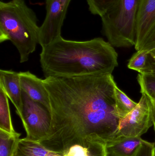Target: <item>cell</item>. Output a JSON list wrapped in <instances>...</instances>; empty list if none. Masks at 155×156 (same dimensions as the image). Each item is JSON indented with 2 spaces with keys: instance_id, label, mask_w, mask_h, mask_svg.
<instances>
[{
  "instance_id": "obj_1",
  "label": "cell",
  "mask_w": 155,
  "mask_h": 156,
  "mask_svg": "<svg viewBox=\"0 0 155 156\" xmlns=\"http://www.w3.org/2000/svg\"><path fill=\"white\" fill-rule=\"evenodd\" d=\"M43 81L52 116L49 133L40 142L44 146L59 153L77 138L98 137L106 143L115 136L120 118L112 74L49 77Z\"/></svg>"
},
{
  "instance_id": "obj_2",
  "label": "cell",
  "mask_w": 155,
  "mask_h": 156,
  "mask_svg": "<svg viewBox=\"0 0 155 156\" xmlns=\"http://www.w3.org/2000/svg\"><path fill=\"white\" fill-rule=\"evenodd\" d=\"M40 56L45 78L112 74L118 66L115 49L100 37L76 41L61 37L42 48Z\"/></svg>"
},
{
  "instance_id": "obj_3",
  "label": "cell",
  "mask_w": 155,
  "mask_h": 156,
  "mask_svg": "<svg viewBox=\"0 0 155 156\" xmlns=\"http://www.w3.org/2000/svg\"><path fill=\"white\" fill-rule=\"evenodd\" d=\"M40 27L33 11L24 0L0 2V43L11 41L20 54V63L28 61L39 44Z\"/></svg>"
},
{
  "instance_id": "obj_4",
  "label": "cell",
  "mask_w": 155,
  "mask_h": 156,
  "mask_svg": "<svg viewBox=\"0 0 155 156\" xmlns=\"http://www.w3.org/2000/svg\"><path fill=\"white\" fill-rule=\"evenodd\" d=\"M140 0H119L101 17L103 30L113 47L135 45L136 24Z\"/></svg>"
},
{
  "instance_id": "obj_5",
  "label": "cell",
  "mask_w": 155,
  "mask_h": 156,
  "mask_svg": "<svg viewBox=\"0 0 155 156\" xmlns=\"http://www.w3.org/2000/svg\"><path fill=\"white\" fill-rule=\"evenodd\" d=\"M22 108L19 115L26 132L25 138L41 142L48 135L52 116L50 111L42 104L31 99L22 90Z\"/></svg>"
},
{
  "instance_id": "obj_6",
  "label": "cell",
  "mask_w": 155,
  "mask_h": 156,
  "mask_svg": "<svg viewBox=\"0 0 155 156\" xmlns=\"http://www.w3.org/2000/svg\"><path fill=\"white\" fill-rule=\"evenodd\" d=\"M153 126L152 101L146 94H142L137 105L120 120L115 137H141Z\"/></svg>"
},
{
  "instance_id": "obj_7",
  "label": "cell",
  "mask_w": 155,
  "mask_h": 156,
  "mask_svg": "<svg viewBox=\"0 0 155 156\" xmlns=\"http://www.w3.org/2000/svg\"><path fill=\"white\" fill-rule=\"evenodd\" d=\"M71 0H46V15L40 27L39 44L45 47L61 37V30Z\"/></svg>"
},
{
  "instance_id": "obj_8",
  "label": "cell",
  "mask_w": 155,
  "mask_h": 156,
  "mask_svg": "<svg viewBox=\"0 0 155 156\" xmlns=\"http://www.w3.org/2000/svg\"><path fill=\"white\" fill-rule=\"evenodd\" d=\"M59 153L64 156H107L106 143L98 137L77 138Z\"/></svg>"
},
{
  "instance_id": "obj_9",
  "label": "cell",
  "mask_w": 155,
  "mask_h": 156,
  "mask_svg": "<svg viewBox=\"0 0 155 156\" xmlns=\"http://www.w3.org/2000/svg\"><path fill=\"white\" fill-rule=\"evenodd\" d=\"M22 90L33 101L44 105L51 112L49 94L43 80L37 77L29 71L19 72Z\"/></svg>"
},
{
  "instance_id": "obj_10",
  "label": "cell",
  "mask_w": 155,
  "mask_h": 156,
  "mask_svg": "<svg viewBox=\"0 0 155 156\" xmlns=\"http://www.w3.org/2000/svg\"><path fill=\"white\" fill-rule=\"evenodd\" d=\"M155 23V0H140L136 24V42L138 50L141 43Z\"/></svg>"
},
{
  "instance_id": "obj_11",
  "label": "cell",
  "mask_w": 155,
  "mask_h": 156,
  "mask_svg": "<svg viewBox=\"0 0 155 156\" xmlns=\"http://www.w3.org/2000/svg\"><path fill=\"white\" fill-rule=\"evenodd\" d=\"M0 86H2L8 98L16 109L18 116L22 108V90L19 73L12 70H0Z\"/></svg>"
},
{
  "instance_id": "obj_12",
  "label": "cell",
  "mask_w": 155,
  "mask_h": 156,
  "mask_svg": "<svg viewBox=\"0 0 155 156\" xmlns=\"http://www.w3.org/2000/svg\"><path fill=\"white\" fill-rule=\"evenodd\" d=\"M145 140L141 137H115L106 142L107 156H135Z\"/></svg>"
},
{
  "instance_id": "obj_13",
  "label": "cell",
  "mask_w": 155,
  "mask_h": 156,
  "mask_svg": "<svg viewBox=\"0 0 155 156\" xmlns=\"http://www.w3.org/2000/svg\"><path fill=\"white\" fill-rule=\"evenodd\" d=\"M13 156H64L51 151L40 142L24 138L20 139Z\"/></svg>"
},
{
  "instance_id": "obj_14",
  "label": "cell",
  "mask_w": 155,
  "mask_h": 156,
  "mask_svg": "<svg viewBox=\"0 0 155 156\" xmlns=\"http://www.w3.org/2000/svg\"><path fill=\"white\" fill-rule=\"evenodd\" d=\"M0 129L11 134L16 133L13 126L8 97L0 86Z\"/></svg>"
},
{
  "instance_id": "obj_15",
  "label": "cell",
  "mask_w": 155,
  "mask_h": 156,
  "mask_svg": "<svg viewBox=\"0 0 155 156\" xmlns=\"http://www.w3.org/2000/svg\"><path fill=\"white\" fill-rule=\"evenodd\" d=\"M114 95L116 108L120 120L130 112L137 105L138 103L130 99L117 86V84L115 87Z\"/></svg>"
},
{
  "instance_id": "obj_16",
  "label": "cell",
  "mask_w": 155,
  "mask_h": 156,
  "mask_svg": "<svg viewBox=\"0 0 155 156\" xmlns=\"http://www.w3.org/2000/svg\"><path fill=\"white\" fill-rule=\"evenodd\" d=\"M21 134H11L0 129V156H13Z\"/></svg>"
},
{
  "instance_id": "obj_17",
  "label": "cell",
  "mask_w": 155,
  "mask_h": 156,
  "mask_svg": "<svg viewBox=\"0 0 155 156\" xmlns=\"http://www.w3.org/2000/svg\"><path fill=\"white\" fill-rule=\"evenodd\" d=\"M137 79L141 94H146L151 100H155V74L139 73Z\"/></svg>"
},
{
  "instance_id": "obj_18",
  "label": "cell",
  "mask_w": 155,
  "mask_h": 156,
  "mask_svg": "<svg viewBox=\"0 0 155 156\" xmlns=\"http://www.w3.org/2000/svg\"><path fill=\"white\" fill-rule=\"evenodd\" d=\"M90 12L102 17L119 0H86Z\"/></svg>"
},
{
  "instance_id": "obj_19",
  "label": "cell",
  "mask_w": 155,
  "mask_h": 156,
  "mask_svg": "<svg viewBox=\"0 0 155 156\" xmlns=\"http://www.w3.org/2000/svg\"><path fill=\"white\" fill-rule=\"evenodd\" d=\"M149 53L147 50L136 51L129 59L127 67L140 73L145 66Z\"/></svg>"
},
{
  "instance_id": "obj_20",
  "label": "cell",
  "mask_w": 155,
  "mask_h": 156,
  "mask_svg": "<svg viewBox=\"0 0 155 156\" xmlns=\"http://www.w3.org/2000/svg\"><path fill=\"white\" fill-rule=\"evenodd\" d=\"M155 43V23L151 27L138 48V50L150 51V48Z\"/></svg>"
},
{
  "instance_id": "obj_21",
  "label": "cell",
  "mask_w": 155,
  "mask_h": 156,
  "mask_svg": "<svg viewBox=\"0 0 155 156\" xmlns=\"http://www.w3.org/2000/svg\"><path fill=\"white\" fill-rule=\"evenodd\" d=\"M135 156H155V144L146 141L138 147Z\"/></svg>"
},
{
  "instance_id": "obj_22",
  "label": "cell",
  "mask_w": 155,
  "mask_h": 156,
  "mask_svg": "<svg viewBox=\"0 0 155 156\" xmlns=\"http://www.w3.org/2000/svg\"><path fill=\"white\" fill-rule=\"evenodd\" d=\"M140 74L151 73L155 74V58L148 55L145 66L140 72Z\"/></svg>"
},
{
  "instance_id": "obj_23",
  "label": "cell",
  "mask_w": 155,
  "mask_h": 156,
  "mask_svg": "<svg viewBox=\"0 0 155 156\" xmlns=\"http://www.w3.org/2000/svg\"><path fill=\"white\" fill-rule=\"evenodd\" d=\"M153 105V124L154 129L155 132V100H151Z\"/></svg>"
},
{
  "instance_id": "obj_24",
  "label": "cell",
  "mask_w": 155,
  "mask_h": 156,
  "mask_svg": "<svg viewBox=\"0 0 155 156\" xmlns=\"http://www.w3.org/2000/svg\"><path fill=\"white\" fill-rule=\"evenodd\" d=\"M149 55L155 58V49H153V50H151V51H149Z\"/></svg>"
}]
</instances>
